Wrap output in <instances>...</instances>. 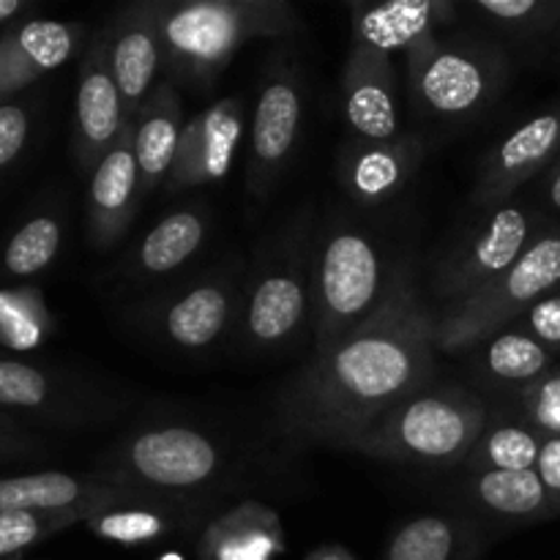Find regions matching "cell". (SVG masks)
<instances>
[{
  "instance_id": "obj_1",
  "label": "cell",
  "mask_w": 560,
  "mask_h": 560,
  "mask_svg": "<svg viewBox=\"0 0 560 560\" xmlns=\"http://www.w3.org/2000/svg\"><path fill=\"white\" fill-rule=\"evenodd\" d=\"M438 317L427 310L408 266L392 273L370 320L315 359L282 388L279 427L301 441L350 448L386 410L435 377Z\"/></svg>"
},
{
  "instance_id": "obj_2",
  "label": "cell",
  "mask_w": 560,
  "mask_h": 560,
  "mask_svg": "<svg viewBox=\"0 0 560 560\" xmlns=\"http://www.w3.org/2000/svg\"><path fill=\"white\" fill-rule=\"evenodd\" d=\"M299 16L288 0H164L162 66L186 85H211L252 38L288 36Z\"/></svg>"
},
{
  "instance_id": "obj_3",
  "label": "cell",
  "mask_w": 560,
  "mask_h": 560,
  "mask_svg": "<svg viewBox=\"0 0 560 560\" xmlns=\"http://www.w3.org/2000/svg\"><path fill=\"white\" fill-rule=\"evenodd\" d=\"M487 421V405L468 388L427 386L386 410L350 448L388 463L457 465L470 457Z\"/></svg>"
},
{
  "instance_id": "obj_4",
  "label": "cell",
  "mask_w": 560,
  "mask_h": 560,
  "mask_svg": "<svg viewBox=\"0 0 560 560\" xmlns=\"http://www.w3.org/2000/svg\"><path fill=\"white\" fill-rule=\"evenodd\" d=\"M392 273L383 271L375 238L353 224H334L312 255V320L315 348L342 342L386 299Z\"/></svg>"
},
{
  "instance_id": "obj_5",
  "label": "cell",
  "mask_w": 560,
  "mask_h": 560,
  "mask_svg": "<svg viewBox=\"0 0 560 560\" xmlns=\"http://www.w3.org/2000/svg\"><path fill=\"white\" fill-rule=\"evenodd\" d=\"M408 93L421 115L435 120H470L490 107L506 74V60L490 38L427 36L405 52Z\"/></svg>"
},
{
  "instance_id": "obj_6",
  "label": "cell",
  "mask_w": 560,
  "mask_h": 560,
  "mask_svg": "<svg viewBox=\"0 0 560 560\" xmlns=\"http://www.w3.org/2000/svg\"><path fill=\"white\" fill-rule=\"evenodd\" d=\"M560 282V235H541L517 262L479 295L448 306L435 326V348L441 353H465L495 337L514 315L541 301Z\"/></svg>"
},
{
  "instance_id": "obj_7",
  "label": "cell",
  "mask_w": 560,
  "mask_h": 560,
  "mask_svg": "<svg viewBox=\"0 0 560 560\" xmlns=\"http://www.w3.org/2000/svg\"><path fill=\"white\" fill-rule=\"evenodd\" d=\"M222 448L186 424L142 427L115 446L102 479L180 498L222 474Z\"/></svg>"
},
{
  "instance_id": "obj_8",
  "label": "cell",
  "mask_w": 560,
  "mask_h": 560,
  "mask_svg": "<svg viewBox=\"0 0 560 560\" xmlns=\"http://www.w3.org/2000/svg\"><path fill=\"white\" fill-rule=\"evenodd\" d=\"M241 328L252 350H279L299 337L312 312V255L306 233L268 252L244 299Z\"/></svg>"
},
{
  "instance_id": "obj_9",
  "label": "cell",
  "mask_w": 560,
  "mask_h": 560,
  "mask_svg": "<svg viewBox=\"0 0 560 560\" xmlns=\"http://www.w3.org/2000/svg\"><path fill=\"white\" fill-rule=\"evenodd\" d=\"M534 219L520 206H501L459 235L432 271V290L448 306L479 295L528 249Z\"/></svg>"
},
{
  "instance_id": "obj_10",
  "label": "cell",
  "mask_w": 560,
  "mask_h": 560,
  "mask_svg": "<svg viewBox=\"0 0 560 560\" xmlns=\"http://www.w3.org/2000/svg\"><path fill=\"white\" fill-rule=\"evenodd\" d=\"M304 102L293 69H273L262 85L252 124V151L246 186L255 197H266L288 167L299 142Z\"/></svg>"
},
{
  "instance_id": "obj_11",
  "label": "cell",
  "mask_w": 560,
  "mask_h": 560,
  "mask_svg": "<svg viewBox=\"0 0 560 560\" xmlns=\"http://www.w3.org/2000/svg\"><path fill=\"white\" fill-rule=\"evenodd\" d=\"M244 118L246 109L241 98H222L197 113L180 131L178 153L164 189L175 195L222 180L233 167L235 151L244 137Z\"/></svg>"
},
{
  "instance_id": "obj_12",
  "label": "cell",
  "mask_w": 560,
  "mask_h": 560,
  "mask_svg": "<svg viewBox=\"0 0 560 560\" xmlns=\"http://www.w3.org/2000/svg\"><path fill=\"white\" fill-rule=\"evenodd\" d=\"M104 36H107L109 69H113L115 85H118L124 115L126 120H135L156 88L153 80L162 66L159 3L126 5L109 22Z\"/></svg>"
},
{
  "instance_id": "obj_13",
  "label": "cell",
  "mask_w": 560,
  "mask_h": 560,
  "mask_svg": "<svg viewBox=\"0 0 560 560\" xmlns=\"http://www.w3.org/2000/svg\"><path fill=\"white\" fill-rule=\"evenodd\" d=\"M424 153L427 145L413 135L383 142L353 137L339 151V184L359 206H383L408 186Z\"/></svg>"
},
{
  "instance_id": "obj_14",
  "label": "cell",
  "mask_w": 560,
  "mask_h": 560,
  "mask_svg": "<svg viewBox=\"0 0 560 560\" xmlns=\"http://www.w3.org/2000/svg\"><path fill=\"white\" fill-rule=\"evenodd\" d=\"M140 173L135 159V120L124 126L118 142L91 173L88 233L93 246H115L140 211Z\"/></svg>"
},
{
  "instance_id": "obj_15",
  "label": "cell",
  "mask_w": 560,
  "mask_h": 560,
  "mask_svg": "<svg viewBox=\"0 0 560 560\" xmlns=\"http://www.w3.org/2000/svg\"><path fill=\"white\" fill-rule=\"evenodd\" d=\"M345 120L359 140H394L399 137L397 77L392 55L350 44L342 71Z\"/></svg>"
},
{
  "instance_id": "obj_16",
  "label": "cell",
  "mask_w": 560,
  "mask_h": 560,
  "mask_svg": "<svg viewBox=\"0 0 560 560\" xmlns=\"http://www.w3.org/2000/svg\"><path fill=\"white\" fill-rule=\"evenodd\" d=\"M560 145V118L558 115H536L528 124L517 126L506 140L498 142L479 167V178L474 186V206L485 211H495L509 195L536 175V170L550 159Z\"/></svg>"
},
{
  "instance_id": "obj_17",
  "label": "cell",
  "mask_w": 560,
  "mask_h": 560,
  "mask_svg": "<svg viewBox=\"0 0 560 560\" xmlns=\"http://www.w3.org/2000/svg\"><path fill=\"white\" fill-rule=\"evenodd\" d=\"M126 124L129 120L124 115L118 85L109 69L107 36L102 33V38L82 60L80 91H77V142H80L82 167L93 173L109 148L118 142Z\"/></svg>"
},
{
  "instance_id": "obj_18",
  "label": "cell",
  "mask_w": 560,
  "mask_h": 560,
  "mask_svg": "<svg viewBox=\"0 0 560 560\" xmlns=\"http://www.w3.org/2000/svg\"><path fill=\"white\" fill-rule=\"evenodd\" d=\"M457 20L448 0H388L381 5H353V44L372 52H410L441 25Z\"/></svg>"
},
{
  "instance_id": "obj_19",
  "label": "cell",
  "mask_w": 560,
  "mask_h": 560,
  "mask_svg": "<svg viewBox=\"0 0 560 560\" xmlns=\"http://www.w3.org/2000/svg\"><path fill=\"white\" fill-rule=\"evenodd\" d=\"M235 315V288L222 277L202 279L159 304V331L186 350L211 348Z\"/></svg>"
},
{
  "instance_id": "obj_20",
  "label": "cell",
  "mask_w": 560,
  "mask_h": 560,
  "mask_svg": "<svg viewBox=\"0 0 560 560\" xmlns=\"http://www.w3.org/2000/svg\"><path fill=\"white\" fill-rule=\"evenodd\" d=\"M282 552V520L273 509L255 501L219 514L197 539L200 560H273Z\"/></svg>"
},
{
  "instance_id": "obj_21",
  "label": "cell",
  "mask_w": 560,
  "mask_h": 560,
  "mask_svg": "<svg viewBox=\"0 0 560 560\" xmlns=\"http://www.w3.org/2000/svg\"><path fill=\"white\" fill-rule=\"evenodd\" d=\"M184 131V107L173 82H159L135 118V159L140 173V200L167 180Z\"/></svg>"
},
{
  "instance_id": "obj_22",
  "label": "cell",
  "mask_w": 560,
  "mask_h": 560,
  "mask_svg": "<svg viewBox=\"0 0 560 560\" xmlns=\"http://www.w3.org/2000/svg\"><path fill=\"white\" fill-rule=\"evenodd\" d=\"M74 44V27L52 20H33L9 33L0 42V96L63 66Z\"/></svg>"
},
{
  "instance_id": "obj_23",
  "label": "cell",
  "mask_w": 560,
  "mask_h": 560,
  "mask_svg": "<svg viewBox=\"0 0 560 560\" xmlns=\"http://www.w3.org/2000/svg\"><path fill=\"white\" fill-rule=\"evenodd\" d=\"M479 552L481 539L474 523L446 514H424L394 530L383 560H476Z\"/></svg>"
},
{
  "instance_id": "obj_24",
  "label": "cell",
  "mask_w": 560,
  "mask_h": 560,
  "mask_svg": "<svg viewBox=\"0 0 560 560\" xmlns=\"http://www.w3.org/2000/svg\"><path fill=\"white\" fill-rule=\"evenodd\" d=\"M208 235V213L202 208H180L167 213L137 246L135 268L145 277H164L200 252Z\"/></svg>"
},
{
  "instance_id": "obj_25",
  "label": "cell",
  "mask_w": 560,
  "mask_h": 560,
  "mask_svg": "<svg viewBox=\"0 0 560 560\" xmlns=\"http://www.w3.org/2000/svg\"><path fill=\"white\" fill-rule=\"evenodd\" d=\"M180 498H170V501L156 503H131V506H113L93 512L85 520L88 528L102 539L113 541V545L124 547H140L153 545L159 539H167L175 530L184 528L189 520L178 514Z\"/></svg>"
},
{
  "instance_id": "obj_26",
  "label": "cell",
  "mask_w": 560,
  "mask_h": 560,
  "mask_svg": "<svg viewBox=\"0 0 560 560\" xmlns=\"http://www.w3.org/2000/svg\"><path fill=\"white\" fill-rule=\"evenodd\" d=\"M470 490L487 512L506 520L534 517L547 503V487L536 470H476Z\"/></svg>"
},
{
  "instance_id": "obj_27",
  "label": "cell",
  "mask_w": 560,
  "mask_h": 560,
  "mask_svg": "<svg viewBox=\"0 0 560 560\" xmlns=\"http://www.w3.org/2000/svg\"><path fill=\"white\" fill-rule=\"evenodd\" d=\"M547 361L550 355L545 345L536 342L530 334L501 331L485 339V348L476 353V370L485 381L517 386V383L539 381L541 372L547 370Z\"/></svg>"
},
{
  "instance_id": "obj_28",
  "label": "cell",
  "mask_w": 560,
  "mask_h": 560,
  "mask_svg": "<svg viewBox=\"0 0 560 560\" xmlns=\"http://www.w3.org/2000/svg\"><path fill=\"white\" fill-rule=\"evenodd\" d=\"M545 443L534 430L520 424L490 427L487 421L479 443L474 446L465 463L470 470H536L539 452Z\"/></svg>"
},
{
  "instance_id": "obj_29",
  "label": "cell",
  "mask_w": 560,
  "mask_h": 560,
  "mask_svg": "<svg viewBox=\"0 0 560 560\" xmlns=\"http://www.w3.org/2000/svg\"><path fill=\"white\" fill-rule=\"evenodd\" d=\"M96 509L77 506L58 512H0V558L25 550L49 530L66 528L77 520H88Z\"/></svg>"
},
{
  "instance_id": "obj_30",
  "label": "cell",
  "mask_w": 560,
  "mask_h": 560,
  "mask_svg": "<svg viewBox=\"0 0 560 560\" xmlns=\"http://www.w3.org/2000/svg\"><path fill=\"white\" fill-rule=\"evenodd\" d=\"M60 246V228L55 219L38 217L11 238L5 249V268L16 277H31L52 262Z\"/></svg>"
},
{
  "instance_id": "obj_31",
  "label": "cell",
  "mask_w": 560,
  "mask_h": 560,
  "mask_svg": "<svg viewBox=\"0 0 560 560\" xmlns=\"http://www.w3.org/2000/svg\"><path fill=\"white\" fill-rule=\"evenodd\" d=\"M49 399V381L44 372L20 361H0V405L42 408Z\"/></svg>"
},
{
  "instance_id": "obj_32",
  "label": "cell",
  "mask_w": 560,
  "mask_h": 560,
  "mask_svg": "<svg viewBox=\"0 0 560 560\" xmlns=\"http://www.w3.org/2000/svg\"><path fill=\"white\" fill-rule=\"evenodd\" d=\"M0 328H3L5 342L14 348H33L42 337L38 317L33 315L31 304L22 295L0 293Z\"/></svg>"
},
{
  "instance_id": "obj_33",
  "label": "cell",
  "mask_w": 560,
  "mask_h": 560,
  "mask_svg": "<svg viewBox=\"0 0 560 560\" xmlns=\"http://www.w3.org/2000/svg\"><path fill=\"white\" fill-rule=\"evenodd\" d=\"M528 413L539 430L560 435V375L539 377L528 388Z\"/></svg>"
},
{
  "instance_id": "obj_34",
  "label": "cell",
  "mask_w": 560,
  "mask_h": 560,
  "mask_svg": "<svg viewBox=\"0 0 560 560\" xmlns=\"http://www.w3.org/2000/svg\"><path fill=\"white\" fill-rule=\"evenodd\" d=\"M530 337L539 345H560V295L541 299L528 312Z\"/></svg>"
},
{
  "instance_id": "obj_35",
  "label": "cell",
  "mask_w": 560,
  "mask_h": 560,
  "mask_svg": "<svg viewBox=\"0 0 560 560\" xmlns=\"http://www.w3.org/2000/svg\"><path fill=\"white\" fill-rule=\"evenodd\" d=\"M27 137V118L20 107L5 104L0 107V167L9 164L22 151Z\"/></svg>"
},
{
  "instance_id": "obj_36",
  "label": "cell",
  "mask_w": 560,
  "mask_h": 560,
  "mask_svg": "<svg viewBox=\"0 0 560 560\" xmlns=\"http://www.w3.org/2000/svg\"><path fill=\"white\" fill-rule=\"evenodd\" d=\"M536 474L545 481L547 492H560V435L545 441L536 463Z\"/></svg>"
},
{
  "instance_id": "obj_37",
  "label": "cell",
  "mask_w": 560,
  "mask_h": 560,
  "mask_svg": "<svg viewBox=\"0 0 560 560\" xmlns=\"http://www.w3.org/2000/svg\"><path fill=\"white\" fill-rule=\"evenodd\" d=\"M306 560H355V556L339 545H320L306 556Z\"/></svg>"
},
{
  "instance_id": "obj_38",
  "label": "cell",
  "mask_w": 560,
  "mask_h": 560,
  "mask_svg": "<svg viewBox=\"0 0 560 560\" xmlns=\"http://www.w3.org/2000/svg\"><path fill=\"white\" fill-rule=\"evenodd\" d=\"M22 9L20 0H0V22H5L9 16H14Z\"/></svg>"
},
{
  "instance_id": "obj_39",
  "label": "cell",
  "mask_w": 560,
  "mask_h": 560,
  "mask_svg": "<svg viewBox=\"0 0 560 560\" xmlns=\"http://www.w3.org/2000/svg\"><path fill=\"white\" fill-rule=\"evenodd\" d=\"M550 202L556 208H560V170L556 173V178L550 180Z\"/></svg>"
},
{
  "instance_id": "obj_40",
  "label": "cell",
  "mask_w": 560,
  "mask_h": 560,
  "mask_svg": "<svg viewBox=\"0 0 560 560\" xmlns=\"http://www.w3.org/2000/svg\"><path fill=\"white\" fill-rule=\"evenodd\" d=\"M159 560H184V558H180L178 552H167V556H162Z\"/></svg>"
}]
</instances>
